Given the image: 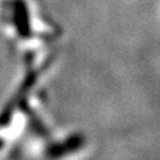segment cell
<instances>
[{"instance_id":"cell-1","label":"cell","mask_w":160,"mask_h":160,"mask_svg":"<svg viewBox=\"0 0 160 160\" xmlns=\"http://www.w3.org/2000/svg\"><path fill=\"white\" fill-rule=\"evenodd\" d=\"M84 144H86V139H84L83 135L73 133L69 138H67L64 142L52 144L51 147H48L46 156L51 160H58V159L67 156V155L72 153V152L79 151Z\"/></svg>"},{"instance_id":"cell-2","label":"cell","mask_w":160,"mask_h":160,"mask_svg":"<svg viewBox=\"0 0 160 160\" xmlns=\"http://www.w3.org/2000/svg\"><path fill=\"white\" fill-rule=\"evenodd\" d=\"M12 9H13V24L18 31V35L23 39L29 38L32 33V28H31L29 12L26 2L24 0H13Z\"/></svg>"},{"instance_id":"cell-3","label":"cell","mask_w":160,"mask_h":160,"mask_svg":"<svg viewBox=\"0 0 160 160\" xmlns=\"http://www.w3.org/2000/svg\"><path fill=\"white\" fill-rule=\"evenodd\" d=\"M35 82H36V73H29L28 76L24 79V82L22 84V87H20V89L18 91V93L15 95V98L12 99V102H9L6 108L3 109L2 112H0V127H4V126H7V124L11 122V119H12V115H13V111H15V106H16V100H19L20 98L23 96L24 93H26L29 88H31Z\"/></svg>"},{"instance_id":"cell-4","label":"cell","mask_w":160,"mask_h":160,"mask_svg":"<svg viewBox=\"0 0 160 160\" xmlns=\"http://www.w3.org/2000/svg\"><path fill=\"white\" fill-rule=\"evenodd\" d=\"M3 144H4V143H3V139H2V138H0V149H2V147H3Z\"/></svg>"}]
</instances>
